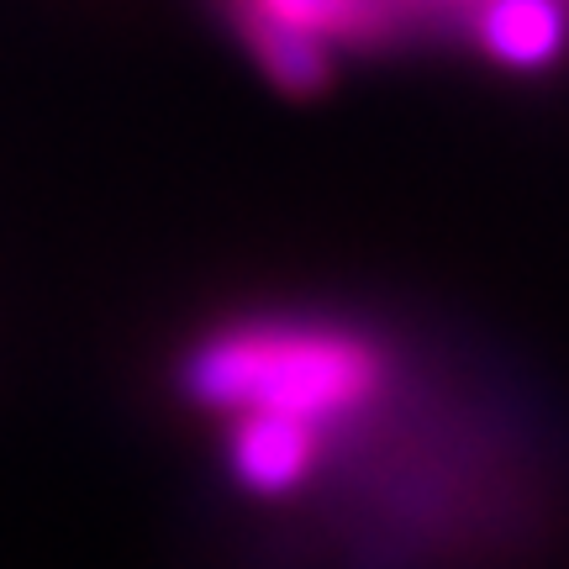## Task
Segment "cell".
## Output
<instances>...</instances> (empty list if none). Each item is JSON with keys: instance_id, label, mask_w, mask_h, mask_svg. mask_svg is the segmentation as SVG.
<instances>
[{"instance_id": "cell-3", "label": "cell", "mask_w": 569, "mask_h": 569, "mask_svg": "<svg viewBox=\"0 0 569 569\" xmlns=\"http://www.w3.org/2000/svg\"><path fill=\"white\" fill-rule=\"evenodd\" d=\"M327 459V427L274 411L227 417V465L238 486L253 496H290L301 490Z\"/></svg>"}, {"instance_id": "cell-1", "label": "cell", "mask_w": 569, "mask_h": 569, "mask_svg": "<svg viewBox=\"0 0 569 569\" xmlns=\"http://www.w3.org/2000/svg\"><path fill=\"white\" fill-rule=\"evenodd\" d=\"M184 396L222 417L274 411L332 427L365 417L390 386V353L369 332L317 317L227 322L180 365Z\"/></svg>"}, {"instance_id": "cell-2", "label": "cell", "mask_w": 569, "mask_h": 569, "mask_svg": "<svg viewBox=\"0 0 569 569\" xmlns=\"http://www.w3.org/2000/svg\"><path fill=\"white\" fill-rule=\"evenodd\" d=\"M227 21L269 80L317 96L343 53H369L411 17L401 0H222Z\"/></svg>"}, {"instance_id": "cell-5", "label": "cell", "mask_w": 569, "mask_h": 569, "mask_svg": "<svg viewBox=\"0 0 569 569\" xmlns=\"http://www.w3.org/2000/svg\"><path fill=\"white\" fill-rule=\"evenodd\" d=\"M401 6H407V11H417V6H469V11H475L480 0H401Z\"/></svg>"}, {"instance_id": "cell-4", "label": "cell", "mask_w": 569, "mask_h": 569, "mask_svg": "<svg viewBox=\"0 0 569 569\" xmlns=\"http://www.w3.org/2000/svg\"><path fill=\"white\" fill-rule=\"evenodd\" d=\"M469 21L475 42L507 69H543L569 42L565 0H480Z\"/></svg>"}]
</instances>
